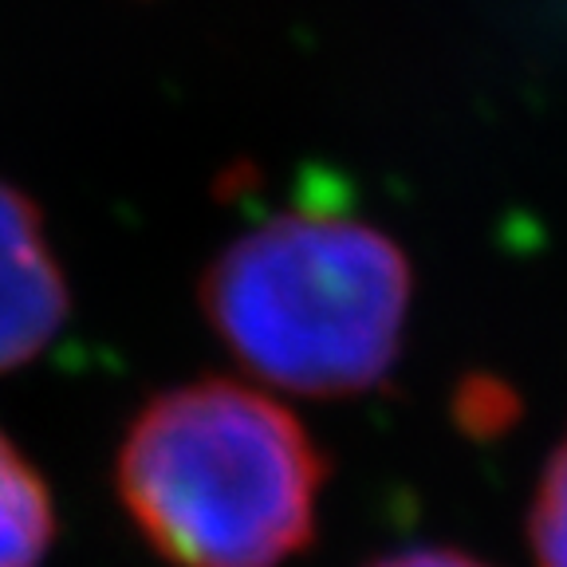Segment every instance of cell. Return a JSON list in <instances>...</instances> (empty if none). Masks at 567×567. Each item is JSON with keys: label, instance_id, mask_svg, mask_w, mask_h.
I'll return each mask as SVG.
<instances>
[{"label": "cell", "instance_id": "6da1fadb", "mask_svg": "<svg viewBox=\"0 0 567 567\" xmlns=\"http://www.w3.org/2000/svg\"><path fill=\"white\" fill-rule=\"evenodd\" d=\"M328 461L292 410L233 379L154 394L115 453V493L169 567H284L316 536Z\"/></svg>", "mask_w": 567, "mask_h": 567}, {"label": "cell", "instance_id": "7a4b0ae2", "mask_svg": "<svg viewBox=\"0 0 567 567\" xmlns=\"http://www.w3.org/2000/svg\"><path fill=\"white\" fill-rule=\"evenodd\" d=\"M197 300L245 371L311 399H343L379 386L399 359L410 265L367 221L280 213L213 257Z\"/></svg>", "mask_w": 567, "mask_h": 567}, {"label": "cell", "instance_id": "3957f363", "mask_svg": "<svg viewBox=\"0 0 567 567\" xmlns=\"http://www.w3.org/2000/svg\"><path fill=\"white\" fill-rule=\"evenodd\" d=\"M68 276L48 237L44 213L0 182V374L32 363L68 323Z\"/></svg>", "mask_w": 567, "mask_h": 567}, {"label": "cell", "instance_id": "277c9868", "mask_svg": "<svg viewBox=\"0 0 567 567\" xmlns=\"http://www.w3.org/2000/svg\"><path fill=\"white\" fill-rule=\"evenodd\" d=\"M55 544V501L20 445L0 430V567H40Z\"/></svg>", "mask_w": 567, "mask_h": 567}, {"label": "cell", "instance_id": "5b68a950", "mask_svg": "<svg viewBox=\"0 0 567 567\" xmlns=\"http://www.w3.org/2000/svg\"><path fill=\"white\" fill-rule=\"evenodd\" d=\"M528 548L536 567H567V437L548 457L532 496Z\"/></svg>", "mask_w": 567, "mask_h": 567}, {"label": "cell", "instance_id": "8992f818", "mask_svg": "<svg viewBox=\"0 0 567 567\" xmlns=\"http://www.w3.org/2000/svg\"><path fill=\"white\" fill-rule=\"evenodd\" d=\"M367 567H488V564L453 548H406V551H394V556L374 559Z\"/></svg>", "mask_w": 567, "mask_h": 567}]
</instances>
